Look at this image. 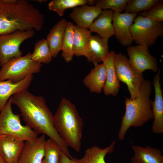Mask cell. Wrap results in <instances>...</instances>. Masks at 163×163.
Returning a JSON list of instances; mask_svg holds the SVG:
<instances>
[{
	"label": "cell",
	"mask_w": 163,
	"mask_h": 163,
	"mask_svg": "<svg viewBox=\"0 0 163 163\" xmlns=\"http://www.w3.org/2000/svg\"><path fill=\"white\" fill-rule=\"evenodd\" d=\"M12 104L19 108L27 125L38 134L46 135L55 142L62 151L72 158L68 146L56 131L53 115L42 96H36L25 90L11 96Z\"/></svg>",
	"instance_id": "obj_1"
},
{
	"label": "cell",
	"mask_w": 163,
	"mask_h": 163,
	"mask_svg": "<svg viewBox=\"0 0 163 163\" xmlns=\"http://www.w3.org/2000/svg\"><path fill=\"white\" fill-rule=\"evenodd\" d=\"M55 129L68 146L80 151L83 125L75 105L62 98L53 115Z\"/></svg>",
	"instance_id": "obj_2"
},
{
	"label": "cell",
	"mask_w": 163,
	"mask_h": 163,
	"mask_svg": "<svg viewBox=\"0 0 163 163\" xmlns=\"http://www.w3.org/2000/svg\"><path fill=\"white\" fill-rule=\"evenodd\" d=\"M151 83L145 80L136 97L125 99V112L123 116L118 138L123 140L126 131L131 126L140 127L153 118L152 102L150 98Z\"/></svg>",
	"instance_id": "obj_3"
},
{
	"label": "cell",
	"mask_w": 163,
	"mask_h": 163,
	"mask_svg": "<svg viewBox=\"0 0 163 163\" xmlns=\"http://www.w3.org/2000/svg\"><path fill=\"white\" fill-rule=\"evenodd\" d=\"M11 97L0 113V135H8L23 141L34 140L38 134L27 125L21 124L20 115L12 110Z\"/></svg>",
	"instance_id": "obj_4"
},
{
	"label": "cell",
	"mask_w": 163,
	"mask_h": 163,
	"mask_svg": "<svg viewBox=\"0 0 163 163\" xmlns=\"http://www.w3.org/2000/svg\"><path fill=\"white\" fill-rule=\"evenodd\" d=\"M31 54L29 52L24 56L13 58L5 64L0 70V81L18 82L40 72L42 65L33 61Z\"/></svg>",
	"instance_id": "obj_5"
},
{
	"label": "cell",
	"mask_w": 163,
	"mask_h": 163,
	"mask_svg": "<svg viewBox=\"0 0 163 163\" xmlns=\"http://www.w3.org/2000/svg\"><path fill=\"white\" fill-rule=\"evenodd\" d=\"M114 65L118 79L127 86L130 94V99L135 98L145 80L143 73L136 71L131 65L127 57L121 52L115 54Z\"/></svg>",
	"instance_id": "obj_6"
},
{
	"label": "cell",
	"mask_w": 163,
	"mask_h": 163,
	"mask_svg": "<svg viewBox=\"0 0 163 163\" xmlns=\"http://www.w3.org/2000/svg\"><path fill=\"white\" fill-rule=\"evenodd\" d=\"M133 41L137 44L152 46L163 35V24L139 15L134 21L130 28Z\"/></svg>",
	"instance_id": "obj_7"
},
{
	"label": "cell",
	"mask_w": 163,
	"mask_h": 163,
	"mask_svg": "<svg viewBox=\"0 0 163 163\" xmlns=\"http://www.w3.org/2000/svg\"><path fill=\"white\" fill-rule=\"evenodd\" d=\"M35 30H18L11 33L0 35V66L2 67L10 59L22 56L20 50L21 43L26 40L32 37Z\"/></svg>",
	"instance_id": "obj_8"
},
{
	"label": "cell",
	"mask_w": 163,
	"mask_h": 163,
	"mask_svg": "<svg viewBox=\"0 0 163 163\" xmlns=\"http://www.w3.org/2000/svg\"><path fill=\"white\" fill-rule=\"evenodd\" d=\"M127 51L130 63L138 72L143 73L147 70L158 72L157 59L151 55L147 46L139 44L129 46Z\"/></svg>",
	"instance_id": "obj_9"
},
{
	"label": "cell",
	"mask_w": 163,
	"mask_h": 163,
	"mask_svg": "<svg viewBox=\"0 0 163 163\" xmlns=\"http://www.w3.org/2000/svg\"><path fill=\"white\" fill-rule=\"evenodd\" d=\"M137 14L114 12L112 21L115 36L123 46H130L134 41L130 28Z\"/></svg>",
	"instance_id": "obj_10"
},
{
	"label": "cell",
	"mask_w": 163,
	"mask_h": 163,
	"mask_svg": "<svg viewBox=\"0 0 163 163\" xmlns=\"http://www.w3.org/2000/svg\"><path fill=\"white\" fill-rule=\"evenodd\" d=\"M161 70L159 69L155 75L153 81L155 95L152 102V110L154 120L152 131L155 134L163 133V97L160 84Z\"/></svg>",
	"instance_id": "obj_11"
},
{
	"label": "cell",
	"mask_w": 163,
	"mask_h": 163,
	"mask_svg": "<svg viewBox=\"0 0 163 163\" xmlns=\"http://www.w3.org/2000/svg\"><path fill=\"white\" fill-rule=\"evenodd\" d=\"M45 136L24 143L18 163H42L44 155Z\"/></svg>",
	"instance_id": "obj_12"
},
{
	"label": "cell",
	"mask_w": 163,
	"mask_h": 163,
	"mask_svg": "<svg viewBox=\"0 0 163 163\" xmlns=\"http://www.w3.org/2000/svg\"><path fill=\"white\" fill-rule=\"evenodd\" d=\"M24 142L13 136L0 135V156L5 163H18Z\"/></svg>",
	"instance_id": "obj_13"
},
{
	"label": "cell",
	"mask_w": 163,
	"mask_h": 163,
	"mask_svg": "<svg viewBox=\"0 0 163 163\" xmlns=\"http://www.w3.org/2000/svg\"><path fill=\"white\" fill-rule=\"evenodd\" d=\"M108 40L98 35H91L88 42L84 56L94 65L102 62L109 53Z\"/></svg>",
	"instance_id": "obj_14"
},
{
	"label": "cell",
	"mask_w": 163,
	"mask_h": 163,
	"mask_svg": "<svg viewBox=\"0 0 163 163\" xmlns=\"http://www.w3.org/2000/svg\"><path fill=\"white\" fill-rule=\"evenodd\" d=\"M102 10L94 6L85 4L75 8L69 17L76 23L77 26L89 29L94 20Z\"/></svg>",
	"instance_id": "obj_15"
},
{
	"label": "cell",
	"mask_w": 163,
	"mask_h": 163,
	"mask_svg": "<svg viewBox=\"0 0 163 163\" xmlns=\"http://www.w3.org/2000/svg\"><path fill=\"white\" fill-rule=\"evenodd\" d=\"M33 78V74H30L18 82H13L10 80L0 81V113L11 96L27 90Z\"/></svg>",
	"instance_id": "obj_16"
},
{
	"label": "cell",
	"mask_w": 163,
	"mask_h": 163,
	"mask_svg": "<svg viewBox=\"0 0 163 163\" xmlns=\"http://www.w3.org/2000/svg\"><path fill=\"white\" fill-rule=\"evenodd\" d=\"M115 54L113 50H111L102 61L106 70L105 82L103 90L107 95L116 96L120 86L115 70L114 58Z\"/></svg>",
	"instance_id": "obj_17"
},
{
	"label": "cell",
	"mask_w": 163,
	"mask_h": 163,
	"mask_svg": "<svg viewBox=\"0 0 163 163\" xmlns=\"http://www.w3.org/2000/svg\"><path fill=\"white\" fill-rule=\"evenodd\" d=\"M114 12L110 10H102L94 20L89 30L91 32H95L102 38L108 40L115 35L112 23Z\"/></svg>",
	"instance_id": "obj_18"
},
{
	"label": "cell",
	"mask_w": 163,
	"mask_h": 163,
	"mask_svg": "<svg viewBox=\"0 0 163 163\" xmlns=\"http://www.w3.org/2000/svg\"><path fill=\"white\" fill-rule=\"evenodd\" d=\"M89 73L84 78V84L92 93H100L103 90L106 80V70L102 63L94 65Z\"/></svg>",
	"instance_id": "obj_19"
},
{
	"label": "cell",
	"mask_w": 163,
	"mask_h": 163,
	"mask_svg": "<svg viewBox=\"0 0 163 163\" xmlns=\"http://www.w3.org/2000/svg\"><path fill=\"white\" fill-rule=\"evenodd\" d=\"M68 21L62 18L51 29L46 39L48 44L53 57L55 58L61 50L65 31Z\"/></svg>",
	"instance_id": "obj_20"
},
{
	"label": "cell",
	"mask_w": 163,
	"mask_h": 163,
	"mask_svg": "<svg viewBox=\"0 0 163 163\" xmlns=\"http://www.w3.org/2000/svg\"><path fill=\"white\" fill-rule=\"evenodd\" d=\"M134 155L131 158V163H163L161 151L147 146L145 147L133 145Z\"/></svg>",
	"instance_id": "obj_21"
},
{
	"label": "cell",
	"mask_w": 163,
	"mask_h": 163,
	"mask_svg": "<svg viewBox=\"0 0 163 163\" xmlns=\"http://www.w3.org/2000/svg\"><path fill=\"white\" fill-rule=\"evenodd\" d=\"M116 143V141H113L109 146L103 149L94 146L87 149L81 158H74V159L77 163H106L105 157L113 151Z\"/></svg>",
	"instance_id": "obj_22"
},
{
	"label": "cell",
	"mask_w": 163,
	"mask_h": 163,
	"mask_svg": "<svg viewBox=\"0 0 163 163\" xmlns=\"http://www.w3.org/2000/svg\"><path fill=\"white\" fill-rule=\"evenodd\" d=\"M91 36V32L89 29L75 25L73 48L76 56H84L88 42Z\"/></svg>",
	"instance_id": "obj_23"
},
{
	"label": "cell",
	"mask_w": 163,
	"mask_h": 163,
	"mask_svg": "<svg viewBox=\"0 0 163 163\" xmlns=\"http://www.w3.org/2000/svg\"><path fill=\"white\" fill-rule=\"evenodd\" d=\"M75 25L68 21L66 27L62 42V56L66 62L72 60L75 55L73 48V36Z\"/></svg>",
	"instance_id": "obj_24"
},
{
	"label": "cell",
	"mask_w": 163,
	"mask_h": 163,
	"mask_svg": "<svg viewBox=\"0 0 163 163\" xmlns=\"http://www.w3.org/2000/svg\"><path fill=\"white\" fill-rule=\"evenodd\" d=\"M52 55L46 39L38 40L35 43L34 50L31 54L32 59L41 63H49L52 59Z\"/></svg>",
	"instance_id": "obj_25"
},
{
	"label": "cell",
	"mask_w": 163,
	"mask_h": 163,
	"mask_svg": "<svg viewBox=\"0 0 163 163\" xmlns=\"http://www.w3.org/2000/svg\"><path fill=\"white\" fill-rule=\"evenodd\" d=\"M89 0H53L48 5L49 9L56 12L60 16L67 9L88 4Z\"/></svg>",
	"instance_id": "obj_26"
},
{
	"label": "cell",
	"mask_w": 163,
	"mask_h": 163,
	"mask_svg": "<svg viewBox=\"0 0 163 163\" xmlns=\"http://www.w3.org/2000/svg\"><path fill=\"white\" fill-rule=\"evenodd\" d=\"M61 151L60 146L53 140L50 139L46 140L42 163H58Z\"/></svg>",
	"instance_id": "obj_27"
},
{
	"label": "cell",
	"mask_w": 163,
	"mask_h": 163,
	"mask_svg": "<svg viewBox=\"0 0 163 163\" xmlns=\"http://www.w3.org/2000/svg\"><path fill=\"white\" fill-rule=\"evenodd\" d=\"M159 0H128L125 8V13H136L149 9Z\"/></svg>",
	"instance_id": "obj_28"
},
{
	"label": "cell",
	"mask_w": 163,
	"mask_h": 163,
	"mask_svg": "<svg viewBox=\"0 0 163 163\" xmlns=\"http://www.w3.org/2000/svg\"><path fill=\"white\" fill-rule=\"evenodd\" d=\"M128 0H98L95 5L102 9L110 10L121 13L124 10Z\"/></svg>",
	"instance_id": "obj_29"
},
{
	"label": "cell",
	"mask_w": 163,
	"mask_h": 163,
	"mask_svg": "<svg viewBox=\"0 0 163 163\" xmlns=\"http://www.w3.org/2000/svg\"><path fill=\"white\" fill-rule=\"evenodd\" d=\"M139 15L146 17L153 21L161 22L163 21V2L159 1L148 11H142Z\"/></svg>",
	"instance_id": "obj_30"
},
{
	"label": "cell",
	"mask_w": 163,
	"mask_h": 163,
	"mask_svg": "<svg viewBox=\"0 0 163 163\" xmlns=\"http://www.w3.org/2000/svg\"><path fill=\"white\" fill-rule=\"evenodd\" d=\"M58 163H77V162L74 158H70L62 151Z\"/></svg>",
	"instance_id": "obj_31"
},
{
	"label": "cell",
	"mask_w": 163,
	"mask_h": 163,
	"mask_svg": "<svg viewBox=\"0 0 163 163\" xmlns=\"http://www.w3.org/2000/svg\"><path fill=\"white\" fill-rule=\"evenodd\" d=\"M35 2H38L39 3H42L43 2H46L47 1V0H34Z\"/></svg>",
	"instance_id": "obj_32"
},
{
	"label": "cell",
	"mask_w": 163,
	"mask_h": 163,
	"mask_svg": "<svg viewBox=\"0 0 163 163\" xmlns=\"http://www.w3.org/2000/svg\"><path fill=\"white\" fill-rule=\"evenodd\" d=\"M0 163H5L4 160L0 156Z\"/></svg>",
	"instance_id": "obj_33"
}]
</instances>
